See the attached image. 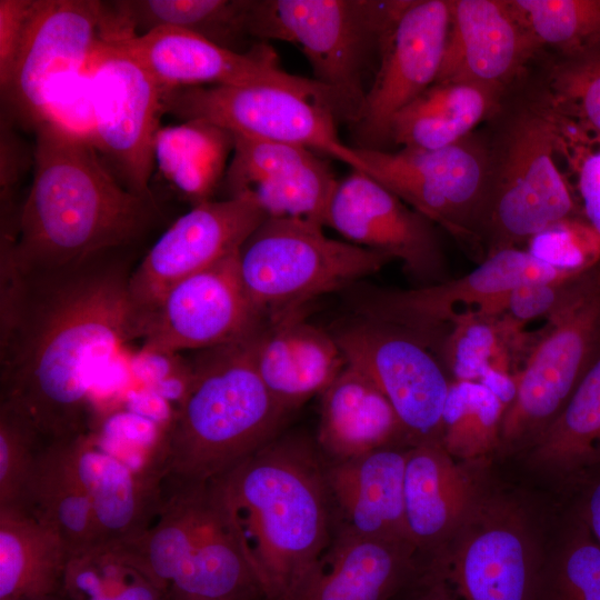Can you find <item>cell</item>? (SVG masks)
<instances>
[{
    "mask_svg": "<svg viewBox=\"0 0 600 600\" xmlns=\"http://www.w3.org/2000/svg\"><path fill=\"white\" fill-rule=\"evenodd\" d=\"M138 248L20 272L0 290V406L46 444L90 432L93 377L142 337L129 283Z\"/></svg>",
    "mask_w": 600,
    "mask_h": 600,
    "instance_id": "1",
    "label": "cell"
},
{
    "mask_svg": "<svg viewBox=\"0 0 600 600\" xmlns=\"http://www.w3.org/2000/svg\"><path fill=\"white\" fill-rule=\"evenodd\" d=\"M33 131V177L12 246L17 269H53L139 248L164 218L159 203L128 190L88 133L53 117Z\"/></svg>",
    "mask_w": 600,
    "mask_h": 600,
    "instance_id": "2",
    "label": "cell"
},
{
    "mask_svg": "<svg viewBox=\"0 0 600 600\" xmlns=\"http://www.w3.org/2000/svg\"><path fill=\"white\" fill-rule=\"evenodd\" d=\"M216 480L260 591L290 600L332 539L317 450L304 438L278 436Z\"/></svg>",
    "mask_w": 600,
    "mask_h": 600,
    "instance_id": "3",
    "label": "cell"
},
{
    "mask_svg": "<svg viewBox=\"0 0 600 600\" xmlns=\"http://www.w3.org/2000/svg\"><path fill=\"white\" fill-rule=\"evenodd\" d=\"M260 330V329H259ZM201 350L150 470L164 484L216 480L278 437L288 417L260 378L254 341Z\"/></svg>",
    "mask_w": 600,
    "mask_h": 600,
    "instance_id": "4",
    "label": "cell"
},
{
    "mask_svg": "<svg viewBox=\"0 0 600 600\" xmlns=\"http://www.w3.org/2000/svg\"><path fill=\"white\" fill-rule=\"evenodd\" d=\"M137 551L169 600H246L260 590L217 480L172 487Z\"/></svg>",
    "mask_w": 600,
    "mask_h": 600,
    "instance_id": "5",
    "label": "cell"
},
{
    "mask_svg": "<svg viewBox=\"0 0 600 600\" xmlns=\"http://www.w3.org/2000/svg\"><path fill=\"white\" fill-rule=\"evenodd\" d=\"M392 1L249 0L247 27L256 42L296 46L318 84L333 100L336 118L354 124L374 77Z\"/></svg>",
    "mask_w": 600,
    "mask_h": 600,
    "instance_id": "6",
    "label": "cell"
},
{
    "mask_svg": "<svg viewBox=\"0 0 600 600\" xmlns=\"http://www.w3.org/2000/svg\"><path fill=\"white\" fill-rule=\"evenodd\" d=\"M322 228L300 219L267 218L240 248L244 290L266 323L307 312L318 297L392 261L382 252L328 238Z\"/></svg>",
    "mask_w": 600,
    "mask_h": 600,
    "instance_id": "7",
    "label": "cell"
},
{
    "mask_svg": "<svg viewBox=\"0 0 600 600\" xmlns=\"http://www.w3.org/2000/svg\"><path fill=\"white\" fill-rule=\"evenodd\" d=\"M548 328L514 377L517 392L506 409L500 446L521 447L561 412L600 350V261L576 276L547 317Z\"/></svg>",
    "mask_w": 600,
    "mask_h": 600,
    "instance_id": "8",
    "label": "cell"
},
{
    "mask_svg": "<svg viewBox=\"0 0 600 600\" xmlns=\"http://www.w3.org/2000/svg\"><path fill=\"white\" fill-rule=\"evenodd\" d=\"M421 576L443 600H536L538 553L529 522L506 500L479 498Z\"/></svg>",
    "mask_w": 600,
    "mask_h": 600,
    "instance_id": "9",
    "label": "cell"
},
{
    "mask_svg": "<svg viewBox=\"0 0 600 600\" xmlns=\"http://www.w3.org/2000/svg\"><path fill=\"white\" fill-rule=\"evenodd\" d=\"M164 112L203 120L231 133L294 144L368 174L357 148L339 137L337 119L318 97L276 84L189 87L163 97Z\"/></svg>",
    "mask_w": 600,
    "mask_h": 600,
    "instance_id": "10",
    "label": "cell"
},
{
    "mask_svg": "<svg viewBox=\"0 0 600 600\" xmlns=\"http://www.w3.org/2000/svg\"><path fill=\"white\" fill-rule=\"evenodd\" d=\"M89 136L116 178L156 200L153 147L166 91L133 58L100 41L86 70Z\"/></svg>",
    "mask_w": 600,
    "mask_h": 600,
    "instance_id": "11",
    "label": "cell"
},
{
    "mask_svg": "<svg viewBox=\"0 0 600 600\" xmlns=\"http://www.w3.org/2000/svg\"><path fill=\"white\" fill-rule=\"evenodd\" d=\"M556 129L549 116L536 111L509 127L497 170L490 171L481 226L487 257L569 219L573 202L554 161Z\"/></svg>",
    "mask_w": 600,
    "mask_h": 600,
    "instance_id": "12",
    "label": "cell"
},
{
    "mask_svg": "<svg viewBox=\"0 0 600 600\" xmlns=\"http://www.w3.org/2000/svg\"><path fill=\"white\" fill-rule=\"evenodd\" d=\"M357 150L370 177L467 244L470 254L482 262L478 247L490 182V160L483 147L467 137L433 150Z\"/></svg>",
    "mask_w": 600,
    "mask_h": 600,
    "instance_id": "13",
    "label": "cell"
},
{
    "mask_svg": "<svg viewBox=\"0 0 600 600\" xmlns=\"http://www.w3.org/2000/svg\"><path fill=\"white\" fill-rule=\"evenodd\" d=\"M577 274L558 270L528 251L508 248L489 254L457 279L411 290L372 291L363 299L360 313L416 333L434 351L461 318L502 316L507 296L518 287Z\"/></svg>",
    "mask_w": 600,
    "mask_h": 600,
    "instance_id": "14",
    "label": "cell"
},
{
    "mask_svg": "<svg viewBox=\"0 0 600 600\" xmlns=\"http://www.w3.org/2000/svg\"><path fill=\"white\" fill-rule=\"evenodd\" d=\"M332 336L347 364L363 372L388 399L412 446L439 441L452 380L419 336L362 314Z\"/></svg>",
    "mask_w": 600,
    "mask_h": 600,
    "instance_id": "15",
    "label": "cell"
},
{
    "mask_svg": "<svg viewBox=\"0 0 600 600\" xmlns=\"http://www.w3.org/2000/svg\"><path fill=\"white\" fill-rule=\"evenodd\" d=\"M106 2L33 0L1 94L13 116L32 129L52 114L60 91L84 74L102 40Z\"/></svg>",
    "mask_w": 600,
    "mask_h": 600,
    "instance_id": "16",
    "label": "cell"
},
{
    "mask_svg": "<svg viewBox=\"0 0 600 600\" xmlns=\"http://www.w3.org/2000/svg\"><path fill=\"white\" fill-rule=\"evenodd\" d=\"M451 4L446 0H393L382 31L379 60L358 121L354 148L386 150L394 116L438 77Z\"/></svg>",
    "mask_w": 600,
    "mask_h": 600,
    "instance_id": "17",
    "label": "cell"
},
{
    "mask_svg": "<svg viewBox=\"0 0 600 600\" xmlns=\"http://www.w3.org/2000/svg\"><path fill=\"white\" fill-rule=\"evenodd\" d=\"M239 251L184 278L164 294L143 318L140 351L172 356L207 350L246 339L264 326L244 290Z\"/></svg>",
    "mask_w": 600,
    "mask_h": 600,
    "instance_id": "18",
    "label": "cell"
},
{
    "mask_svg": "<svg viewBox=\"0 0 600 600\" xmlns=\"http://www.w3.org/2000/svg\"><path fill=\"white\" fill-rule=\"evenodd\" d=\"M267 218L247 197L211 199L179 217L132 271L129 291L142 322L176 283L238 252Z\"/></svg>",
    "mask_w": 600,
    "mask_h": 600,
    "instance_id": "19",
    "label": "cell"
},
{
    "mask_svg": "<svg viewBox=\"0 0 600 600\" xmlns=\"http://www.w3.org/2000/svg\"><path fill=\"white\" fill-rule=\"evenodd\" d=\"M106 42L143 66L166 92L189 87L276 83L311 93L333 112L330 92L312 79L284 71L267 42L237 52L170 27Z\"/></svg>",
    "mask_w": 600,
    "mask_h": 600,
    "instance_id": "20",
    "label": "cell"
},
{
    "mask_svg": "<svg viewBox=\"0 0 600 600\" xmlns=\"http://www.w3.org/2000/svg\"><path fill=\"white\" fill-rule=\"evenodd\" d=\"M433 224L369 174L351 170L337 183L326 226L348 242L400 260L429 286L449 279Z\"/></svg>",
    "mask_w": 600,
    "mask_h": 600,
    "instance_id": "21",
    "label": "cell"
},
{
    "mask_svg": "<svg viewBox=\"0 0 600 600\" xmlns=\"http://www.w3.org/2000/svg\"><path fill=\"white\" fill-rule=\"evenodd\" d=\"M233 134L222 187L227 198L247 197L268 218L327 224L338 179L326 157L303 147Z\"/></svg>",
    "mask_w": 600,
    "mask_h": 600,
    "instance_id": "22",
    "label": "cell"
},
{
    "mask_svg": "<svg viewBox=\"0 0 600 600\" xmlns=\"http://www.w3.org/2000/svg\"><path fill=\"white\" fill-rule=\"evenodd\" d=\"M450 26L434 83L468 82L498 90L534 42L509 1H450Z\"/></svg>",
    "mask_w": 600,
    "mask_h": 600,
    "instance_id": "23",
    "label": "cell"
},
{
    "mask_svg": "<svg viewBox=\"0 0 600 600\" xmlns=\"http://www.w3.org/2000/svg\"><path fill=\"white\" fill-rule=\"evenodd\" d=\"M417 554L408 541L339 527L290 600H391L416 573Z\"/></svg>",
    "mask_w": 600,
    "mask_h": 600,
    "instance_id": "24",
    "label": "cell"
},
{
    "mask_svg": "<svg viewBox=\"0 0 600 600\" xmlns=\"http://www.w3.org/2000/svg\"><path fill=\"white\" fill-rule=\"evenodd\" d=\"M59 443L91 503L103 544L123 543L144 532L161 508L160 479L151 470H132L90 432Z\"/></svg>",
    "mask_w": 600,
    "mask_h": 600,
    "instance_id": "25",
    "label": "cell"
},
{
    "mask_svg": "<svg viewBox=\"0 0 600 600\" xmlns=\"http://www.w3.org/2000/svg\"><path fill=\"white\" fill-rule=\"evenodd\" d=\"M301 312L266 323L254 341V362L273 399L289 413L321 394L347 366L334 337Z\"/></svg>",
    "mask_w": 600,
    "mask_h": 600,
    "instance_id": "26",
    "label": "cell"
},
{
    "mask_svg": "<svg viewBox=\"0 0 600 600\" xmlns=\"http://www.w3.org/2000/svg\"><path fill=\"white\" fill-rule=\"evenodd\" d=\"M407 452L384 447L326 467L331 502L342 519L339 527L366 537L410 542L403 489Z\"/></svg>",
    "mask_w": 600,
    "mask_h": 600,
    "instance_id": "27",
    "label": "cell"
},
{
    "mask_svg": "<svg viewBox=\"0 0 600 600\" xmlns=\"http://www.w3.org/2000/svg\"><path fill=\"white\" fill-rule=\"evenodd\" d=\"M404 517L410 542L430 556L468 517L479 497L471 479L439 441L408 448Z\"/></svg>",
    "mask_w": 600,
    "mask_h": 600,
    "instance_id": "28",
    "label": "cell"
},
{
    "mask_svg": "<svg viewBox=\"0 0 600 600\" xmlns=\"http://www.w3.org/2000/svg\"><path fill=\"white\" fill-rule=\"evenodd\" d=\"M404 437L388 399L360 370L347 364L321 393L318 442L332 462L391 447Z\"/></svg>",
    "mask_w": 600,
    "mask_h": 600,
    "instance_id": "29",
    "label": "cell"
},
{
    "mask_svg": "<svg viewBox=\"0 0 600 600\" xmlns=\"http://www.w3.org/2000/svg\"><path fill=\"white\" fill-rule=\"evenodd\" d=\"M249 0H127L107 4L104 37L113 41L170 27L220 47L247 52L256 42L248 32Z\"/></svg>",
    "mask_w": 600,
    "mask_h": 600,
    "instance_id": "30",
    "label": "cell"
},
{
    "mask_svg": "<svg viewBox=\"0 0 600 600\" xmlns=\"http://www.w3.org/2000/svg\"><path fill=\"white\" fill-rule=\"evenodd\" d=\"M69 560L52 528L27 510L0 508V600H57Z\"/></svg>",
    "mask_w": 600,
    "mask_h": 600,
    "instance_id": "31",
    "label": "cell"
},
{
    "mask_svg": "<svg viewBox=\"0 0 600 600\" xmlns=\"http://www.w3.org/2000/svg\"><path fill=\"white\" fill-rule=\"evenodd\" d=\"M496 93L468 82L433 83L394 116L389 141L427 150L454 144L488 113Z\"/></svg>",
    "mask_w": 600,
    "mask_h": 600,
    "instance_id": "32",
    "label": "cell"
},
{
    "mask_svg": "<svg viewBox=\"0 0 600 600\" xmlns=\"http://www.w3.org/2000/svg\"><path fill=\"white\" fill-rule=\"evenodd\" d=\"M233 150V134L203 120L160 127L154 169L193 206L211 200L222 184Z\"/></svg>",
    "mask_w": 600,
    "mask_h": 600,
    "instance_id": "33",
    "label": "cell"
},
{
    "mask_svg": "<svg viewBox=\"0 0 600 600\" xmlns=\"http://www.w3.org/2000/svg\"><path fill=\"white\" fill-rule=\"evenodd\" d=\"M527 448L533 464L557 473L600 466V350L564 408Z\"/></svg>",
    "mask_w": 600,
    "mask_h": 600,
    "instance_id": "34",
    "label": "cell"
},
{
    "mask_svg": "<svg viewBox=\"0 0 600 600\" xmlns=\"http://www.w3.org/2000/svg\"><path fill=\"white\" fill-rule=\"evenodd\" d=\"M24 510L61 537L70 557L103 544L91 503L59 442L46 446Z\"/></svg>",
    "mask_w": 600,
    "mask_h": 600,
    "instance_id": "35",
    "label": "cell"
},
{
    "mask_svg": "<svg viewBox=\"0 0 600 600\" xmlns=\"http://www.w3.org/2000/svg\"><path fill=\"white\" fill-rule=\"evenodd\" d=\"M69 600H169L118 546L101 544L70 557L63 581Z\"/></svg>",
    "mask_w": 600,
    "mask_h": 600,
    "instance_id": "36",
    "label": "cell"
},
{
    "mask_svg": "<svg viewBox=\"0 0 600 600\" xmlns=\"http://www.w3.org/2000/svg\"><path fill=\"white\" fill-rule=\"evenodd\" d=\"M507 406L479 381H451L444 403L440 443L453 457H477L500 446Z\"/></svg>",
    "mask_w": 600,
    "mask_h": 600,
    "instance_id": "37",
    "label": "cell"
},
{
    "mask_svg": "<svg viewBox=\"0 0 600 600\" xmlns=\"http://www.w3.org/2000/svg\"><path fill=\"white\" fill-rule=\"evenodd\" d=\"M509 2L534 40L572 54L600 47V0Z\"/></svg>",
    "mask_w": 600,
    "mask_h": 600,
    "instance_id": "38",
    "label": "cell"
},
{
    "mask_svg": "<svg viewBox=\"0 0 600 600\" xmlns=\"http://www.w3.org/2000/svg\"><path fill=\"white\" fill-rule=\"evenodd\" d=\"M517 330L503 319L467 316L457 321L439 350L453 381H479L490 368L508 371L506 333Z\"/></svg>",
    "mask_w": 600,
    "mask_h": 600,
    "instance_id": "39",
    "label": "cell"
},
{
    "mask_svg": "<svg viewBox=\"0 0 600 600\" xmlns=\"http://www.w3.org/2000/svg\"><path fill=\"white\" fill-rule=\"evenodd\" d=\"M46 446L24 419L0 406V508L24 510Z\"/></svg>",
    "mask_w": 600,
    "mask_h": 600,
    "instance_id": "40",
    "label": "cell"
},
{
    "mask_svg": "<svg viewBox=\"0 0 600 600\" xmlns=\"http://www.w3.org/2000/svg\"><path fill=\"white\" fill-rule=\"evenodd\" d=\"M553 590L556 600H600V542L582 519L559 556Z\"/></svg>",
    "mask_w": 600,
    "mask_h": 600,
    "instance_id": "41",
    "label": "cell"
},
{
    "mask_svg": "<svg viewBox=\"0 0 600 600\" xmlns=\"http://www.w3.org/2000/svg\"><path fill=\"white\" fill-rule=\"evenodd\" d=\"M528 242L530 254L561 271L580 273L600 261L598 234L570 219L548 227Z\"/></svg>",
    "mask_w": 600,
    "mask_h": 600,
    "instance_id": "42",
    "label": "cell"
},
{
    "mask_svg": "<svg viewBox=\"0 0 600 600\" xmlns=\"http://www.w3.org/2000/svg\"><path fill=\"white\" fill-rule=\"evenodd\" d=\"M574 56L553 74L556 98L600 133V47Z\"/></svg>",
    "mask_w": 600,
    "mask_h": 600,
    "instance_id": "43",
    "label": "cell"
},
{
    "mask_svg": "<svg viewBox=\"0 0 600 600\" xmlns=\"http://www.w3.org/2000/svg\"><path fill=\"white\" fill-rule=\"evenodd\" d=\"M574 277L518 287L507 296L502 316L514 326L548 317L560 304Z\"/></svg>",
    "mask_w": 600,
    "mask_h": 600,
    "instance_id": "44",
    "label": "cell"
},
{
    "mask_svg": "<svg viewBox=\"0 0 600 600\" xmlns=\"http://www.w3.org/2000/svg\"><path fill=\"white\" fill-rule=\"evenodd\" d=\"M33 0H0V87L8 83Z\"/></svg>",
    "mask_w": 600,
    "mask_h": 600,
    "instance_id": "45",
    "label": "cell"
},
{
    "mask_svg": "<svg viewBox=\"0 0 600 600\" xmlns=\"http://www.w3.org/2000/svg\"><path fill=\"white\" fill-rule=\"evenodd\" d=\"M0 146V199L1 203H11L16 202L17 187L34 160L30 161L28 146L3 119L1 121Z\"/></svg>",
    "mask_w": 600,
    "mask_h": 600,
    "instance_id": "46",
    "label": "cell"
},
{
    "mask_svg": "<svg viewBox=\"0 0 600 600\" xmlns=\"http://www.w3.org/2000/svg\"><path fill=\"white\" fill-rule=\"evenodd\" d=\"M579 188L590 227L600 238V151L588 156L582 162Z\"/></svg>",
    "mask_w": 600,
    "mask_h": 600,
    "instance_id": "47",
    "label": "cell"
},
{
    "mask_svg": "<svg viewBox=\"0 0 600 600\" xmlns=\"http://www.w3.org/2000/svg\"><path fill=\"white\" fill-rule=\"evenodd\" d=\"M479 382L494 393L507 408L513 401L517 382L516 378L510 376L508 371L490 368L483 373Z\"/></svg>",
    "mask_w": 600,
    "mask_h": 600,
    "instance_id": "48",
    "label": "cell"
},
{
    "mask_svg": "<svg viewBox=\"0 0 600 600\" xmlns=\"http://www.w3.org/2000/svg\"><path fill=\"white\" fill-rule=\"evenodd\" d=\"M170 357L171 356L140 351L132 360L134 371L140 377L159 382L168 377L170 371Z\"/></svg>",
    "mask_w": 600,
    "mask_h": 600,
    "instance_id": "49",
    "label": "cell"
},
{
    "mask_svg": "<svg viewBox=\"0 0 600 600\" xmlns=\"http://www.w3.org/2000/svg\"><path fill=\"white\" fill-rule=\"evenodd\" d=\"M581 519L591 534L600 542V478L589 487Z\"/></svg>",
    "mask_w": 600,
    "mask_h": 600,
    "instance_id": "50",
    "label": "cell"
},
{
    "mask_svg": "<svg viewBox=\"0 0 600 600\" xmlns=\"http://www.w3.org/2000/svg\"><path fill=\"white\" fill-rule=\"evenodd\" d=\"M420 591L408 600H443L439 593L420 576ZM392 600V599H391Z\"/></svg>",
    "mask_w": 600,
    "mask_h": 600,
    "instance_id": "51",
    "label": "cell"
}]
</instances>
